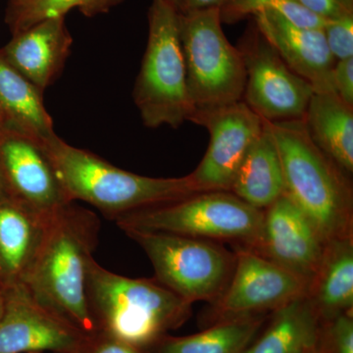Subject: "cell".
I'll return each mask as SVG.
<instances>
[{
    "mask_svg": "<svg viewBox=\"0 0 353 353\" xmlns=\"http://www.w3.org/2000/svg\"><path fill=\"white\" fill-rule=\"evenodd\" d=\"M99 218L74 202L48 218L23 284L32 296L85 334L97 333L87 304L85 274L99 243Z\"/></svg>",
    "mask_w": 353,
    "mask_h": 353,
    "instance_id": "1",
    "label": "cell"
},
{
    "mask_svg": "<svg viewBox=\"0 0 353 353\" xmlns=\"http://www.w3.org/2000/svg\"><path fill=\"white\" fill-rule=\"evenodd\" d=\"M41 143L67 201L87 202L110 220L199 192L190 175L182 178L137 175L94 153L68 145L57 134Z\"/></svg>",
    "mask_w": 353,
    "mask_h": 353,
    "instance_id": "2",
    "label": "cell"
},
{
    "mask_svg": "<svg viewBox=\"0 0 353 353\" xmlns=\"http://www.w3.org/2000/svg\"><path fill=\"white\" fill-rule=\"evenodd\" d=\"M88 311L97 332L137 348L157 343L185 322L192 304L157 279H134L88 261L85 274Z\"/></svg>",
    "mask_w": 353,
    "mask_h": 353,
    "instance_id": "3",
    "label": "cell"
},
{
    "mask_svg": "<svg viewBox=\"0 0 353 353\" xmlns=\"http://www.w3.org/2000/svg\"><path fill=\"white\" fill-rule=\"evenodd\" d=\"M268 126L282 162L285 196L310 221L325 245L352 236V192L345 172L313 143L303 119L268 122Z\"/></svg>",
    "mask_w": 353,
    "mask_h": 353,
    "instance_id": "4",
    "label": "cell"
},
{
    "mask_svg": "<svg viewBox=\"0 0 353 353\" xmlns=\"http://www.w3.org/2000/svg\"><path fill=\"white\" fill-rule=\"evenodd\" d=\"M179 10L164 0H153L150 32L136 83L134 101L143 125L176 129L194 113L179 31Z\"/></svg>",
    "mask_w": 353,
    "mask_h": 353,
    "instance_id": "5",
    "label": "cell"
},
{
    "mask_svg": "<svg viewBox=\"0 0 353 353\" xmlns=\"http://www.w3.org/2000/svg\"><path fill=\"white\" fill-rule=\"evenodd\" d=\"M264 211L248 205L230 192H199L116 218L122 231L159 232L199 239L259 243Z\"/></svg>",
    "mask_w": 353,
    "mask_h": 353,
    "instance_id": "6",
    "label": "cell"
},
{
    "mask_svg": "<svg viewBox=\"0 0 353 353\" xmlns=\"http://www.w3.org/2000/svg\"><path fill=\"white\" fill-rule=\"evenodd\" d=\"M179 31L194 112L243 101L245 63L223 32L220 9L179 13Z\"/></svg>",
    "mask_w": 353,
    "mask_h": 353,
    "instance_id": "7",
    "label": "cell"
},
{
    "mask_svg": "<svg viewBox=\"0 0 353 353\" xmlns=\"http://www.w3.org/2000/svg\"><path fill=\"white\" fill-rule=\"evenodd\" d=\"M125 234L148 255L158 282L187 303L216 301L229 284L234 259L210 241L159 232Z\"/></svg>",
    "mask_w": 353,
    "mask_h": 353,
    "instance_id": "8",
    "label": "cell"
},
{
    "mask_svg": "<svg viewBox=\"0 0 353 353\" xmlns=\"http://www.w3.org/2000/svg\"><path fill=\"white\" fill-rule=\"evenodd\" d=\"M238 48L245 63L246 105L268 122L303 119L314 90L288 66L254 21Z\"/></svg>",
    "mask_w": 353,
    "mask_h": 353,
    "instance_id": "9",
    "label": "cell"
},
{
    "mask_svg": "<svg viewBox=\"0 0 353 353\" xmlns=\"http://www.w3.org/2000/svg\"><path fill=\"white\" fill-rule=\"evenodd\" d=\"M190 122L205 128L210 141L196 170L190 174L199 192H230L234 174L264 121L243 101L222 108L196 110Z\"/></svg>",
    "mask_w": 353,
    "mask_h": 353,
    "instance_id": "10",
    "label": "cell"
},
{
    "mask_svg": "<svg viewBox=\"0 0 353 353\" xmlns=\"http://www.w3.org/2000/svg\"><path fill=\"white\" fill-rule=\"evenodd\" d=\"M0 353H79L88 336L39 303L23 283L3 289Z\"/></svg>",
    "mask_w": 353,
    "mask_h": 353,
    "instance_id": "11",
    "label": "cell"
},
{
    "mask_svg": "<svg viewBox=\"0 0 353 353\" xmlns=\"http://www.w3.org/2000/svg\"><path fill=\"white\" fill-rule=\"evenodd\" d=\"M310 284L252 248L234 257L233 275L217 299L221 315L230 319L246 317L267 309H278L308 294Z\"/></svg>",
    "mask_w": 353,
    "mask_h": 353,
    "instance_id": "12",
    "label": "cell"
},
{
    "mask_svg": "<svg viewBox=\"0 0 353 353\" xmlns=\"http://www.w3.org/2000/svg\"><path fill=\"white\" fill-rule=\"evenodd\" d=\"M0 162L11 199L36 214L48 218L70 203L41 141L18 132H2Z\"/></svg>",
    "mask_w": 353,
    "mask_h": 353,
    "instance_id": "13",
    "label": "cell"
},
{
    "mask_svg": "<svg viewBox=\"0 0 353 353\" xmlns=\"http://www.w3.org/2000/svg\"><path fill=\"white\" fill-rule=\"evenodd\" d=\"M325 245L310 221L284 194L265 209L261 236L252 250L311 285Z\"/></svg>",
    "mask_w": 353,
    "mask_h": 353,
    "instance_id": "14",
    "label": "cell"
},
{
    "mask_svg": "<svg viewBox=\"0 0 353 353\" xmlns=\"http://www.w3.org/2000/svg\"><path fill=\"white\" fill-rule=\"evenodd\" d=\"M253 19L288 66L307 81L314 92H334L336 60L330 52L322 29L299 27L272 11H260L253 15Z\"/></svg>",
    "mask_w": 353,
    "mask_h": 353,
    "instance_id": "15",
    "label": "cell"
},
{
    "mask_svg": "<svg viewBox=\"0 0 353 353\" xmlns=\"http://www.w3.org/2000/svg\"><path fill=\"white\" fill-rule=\"evenodd\" d=\"M72 43L65 17L50 18L13 34L0 54L43 92L63 70Z\"/></svg>",
    "mask_w": 353,
    "mask_h": 353,
    "instance_id": "16",
    "label": "cell"
},
{
    "mask_svg": "<svg viewBox=\"0 0 353 353\" xmlns=\"http://www.w3.org/2000/svg\"><path fill=\"white\" fill-rule=\"evenodd\" d=\"M264 121L263 131L250 146L236 169L230 192L264 211L285 194L284 174L277 145Z\"/></svg>",
    "mask_w": 353,
    "mask_h": 353,
    "instance_id": "17",
    "label": "cell"
},
{
    "mask_svg": "<svg viewBox=\"0 0 353 353\" xmlns=\"http://www.w3.org/2000/svg\"><path fill=\"white\" fill-rule=\"evenodd\" d=\"M46 220L12 199L0 202V275L4 287L22 282L41 245Z\"/></svg>",
    "mask_w": 353,
    "mask_h": 353,
    "instance_id": "18",
    "label": "cell"
},
{
    "mask_svg": "<svg viewBox=\"0 0 353 353\" xmlns=\"http://www.w3.org/2000/svg\"><path fill=\"white\" fill-rule=\"evenodd\" d=\"M313 143L345 174L353 172V106L334 92H314L303 117Z\"/></svg>",
    "mask_w": 353,
    "mask_h": 353,
    "instance_id": "19",
    "label": "cell"
},
{
    "mask_svg": "<svg viewBox=\"0 0 353 353\" xmlns=\"http://www.w3.org/2000/svg\"><path fill=\"white\" fill-rule=\"evenodd\" d=\"M0 115L6 132L43 141L53 134V122L44 108L43 92L21 75L0 54Z\"/></svg>",
    "mask_w": 353,
    "mask_h": 353,
    "instance_id": "20",
    "label": "cell"
},
{
    "mask_svg": "<svg viewBox=\"0 0 353 353\" xmlns=\"http://www.w3.org/2000/svg\"><path fill=\"white\" fill-rule=\"evenodd\" d=\"M268 330L241 353H310L318 341L317 309L309 294L276 309Z\"/></svg>",
    "mask_w": 353,
    "mask_h": 353,
    "instance_id": "21",
    "label": "cell"
},
{
    "mask_svg": "<svg viewBox=\"0 0 353 353\" xmlns=\"http://www.w3.org/2000/svg\"><path fill=\"white\" fill-rule=\"evenodd\" d=\"M315 308L325 315H339L353 306L352 236L334 239L325 245L321 266L308 294Z\"/></svg>",
    "mask_w": 353,
    "mask_h": 353,
    "instance_id": "22",
    "label": "cell"
},
{
    "mask_svg": "<svg viewBox=\"0 0 353 353\" xmlns=\"http://www.w3.org/2000/svg\"><path fill=\"white\" fill-rule=\"evenodd\" d=\"M259 327L255 320L236 318L201 333L164 341L158 353H241Z\"/></svg>",
    "mask_w": 353,
    "mask_h": 353,
    "instance_id": "23",
    "label": "cell"
},
{
    "mask_svg": "<svg viewBox=\"0 0 353 353\" xmlns=\"http://www.w3.org/2000/svg\"><path fill=\"white\" fill-rule=\"evenodd\" d=\"M123 0H10L6 21L13 34L46 19L65 17L78 8L87 17L106 13Z\"/></svg>",
    "mask_w": 353,
    "mask_h": 353,
    "instance_id": "24",
    "label": "cell"
},
{
    "mask_svg": "<svg viewBox=\"0 0 353 353\" xmlns=\"http://www.w3.org/2000/svg\"><path fill=\"white\" fill-rule=\"evenodd\" d=\"M260 11H272L292 24L311 29H323L325 20L305 10L294 0H229L220 9L222 22L236 23Z\"/></svg>",
    "mask_w": 353,
    "mask_h": 353,
    "instance_id": "25",
    "label": "cell"
},
{
    "mask_svg": "<svg viewBox=\"0 0 353 353\" xmlns=\"http://www.w3.org/2000/svg\"><path fill=\"white\" fill-rule=\"evenodd\" d=\"M322 30L336 61L353 57V13L325 21Z\"/></svg>",
    "mask_w": 353,
    "mask_h": 353,
    "instance_id": "26",
    "label": "cell"
},
{
    "mask_svg": "<svg viewBox=\"0 0 353 353\" xmlns=\"http://www.w3.org/2000/svg\"><path fill=\"white\" fill-rule=\"evenodd\" d=\"M79 353H139V348L116 340L108 334L94 333L88 336Z\"/></svg>",
    "mask_w": 353,
    "mask_h": 353,
    "instance_id": "27",
    "label": "cell"
},
{
    "mask_svg": "<svg viewBox=\"0 0 353 353\" xmlns=\"http://www.w3.org/2000/svg\"><path fill=\"white\" fill-rule=\"evenodd\" d=\"M336 94L348 105L353 106V57L336 61L333 70Z\"/></svg>",
    "mask_w": 353,
    "mask_h": 353,
    "instance_id": "28",
    "label": "cell"
},
{
    "mask_svg": "<svg viewBox=\"0 0 353 353\" xmlns=\"http://www.w3.org/2000/svg\"><path fill=\"white\" fill-rule=\"evenodd\" d=\"M334 352L353 353V321L352 316L341 313L336 315L332 327Z\"/></svg>",
    "mask_w": 353,
    "mask_h": 353,
    "instance_id": "29",
    "label": "cell"
},
{
    "mask_svg": "<svg viewBox=\"0 0 353 353\" xmlns=\"http://www.w3.org/2000/svg\"><path fill=\"white\" fill-rule=\"evenodd\" d=\"M305 10L314 14L323 20L336 19L350 14L339 3L338 0H294Z\"/></svg>",
    "mask_w": 353,
    "mask_h": 353,
    "instance_id": "30",
    "label": "cell"
},
{
    "mask_svg": "<svg viewBox=\"0 0 353 353\" xmlns=\"http://www.w3.org/2000/svg\"><path fill=\"white\" fill-rule=\"evenodd\" d=\"M229 0H183L181 13L192 12L202 9H221Z\"/></svg>",
    "mask_w": 353,
    "mask_h": 353,
    "instance_id": "31",
    "label": "cell"
},
{
    "mask_svg": "<svg viewBox=\"0 0 353 353\" xmlns=\"http://www.w3.org/2000/svg\"><path fill=\"white\" fill-rule=\"evenodd\" d=\"M8 199H11V197L10 194H9L8 187H7L6 176H4L1 162H0V202Z\"/></svg>",
    "mask_w": 353,
    "mask_h": 353,
    "instance_id": "32",
    "label": "cell"
},
{
    "mask_svg": "<svg viewBox=\"0 0 353 353\" xmlns=\"http://www.w3.org/2000/svg\"><path fill=\"white\" fill-rule=\"evenodd\" d=\"M338 2L348 12L353 13V0H338Z\"/></svg>",
    "mask_w": 353,
    "mask_h": 353,
    "instance_id": "33",
    "label": "cell"
},
{
    "mask_svg": "<svg viewBox=\"0 0 353 353\" xmlns=\"http://www.w3.org/2000/svg\"><path fill=\"white\" fill-rule=\"evenodd\" d=\"M164 1L169 2L172 6L176 7L178 9L179 12H180L181 9H182V1L183 0H164Z\"/></svg>",
    "mask_w": 353,
    "mask_h": 353,
    "instance_id": "34",
    "label": "cell"
},
{
    "mask_svg": "<svg viewBox=\"0 0 353 353\" xmlns=\"http://www.w3.org/2000/svg\"><path fill=\"white\" fill-rule=\"evenodd\" d=\"M3 289H4V288H3ZM3 289L0 290V317H1L2 312H3V307H4Z\"/></svg>",
    "mask_w": 353,
    "mask_h": 353,
    "instance_id": "35",
    "label": "cell"
},
{
    "mask_svg": "<svg viewBox=\"0 0 353 353\" xmlns=\"http://www.w3.org/2000/svg\"><path fill=\"white\" fill-rule=\"evenodd\" d=\"M6 132V128H4L3 120H2L1 115H0V134Z\"/></svg>",
    "mask_w": 353,
    "mask_h": 353,
    "instance_id": "36",
    "label": "cell"
},
{
    "mask_svg": "<svg viewBox=\"0 0 353 353\" xmlns=\"http://www.w3.org/2000/svg\"><path fill=\"white\" fill-rule=\"evenodd\" d=\"M3 288H4L3 280H2L1 275H0V290L3 289Z\"/></svg>",
    "mask_w": 353,
    "mask_h": 353,
    "instance_id": "37",
    "label": "cell"
},
{
    "mask_svg": "<svg viewBox=\"0 0 353 353\" xmlns=\"http://www.w3.org/2000/svg\"><path fill=\"white\" fill-rule=\"evenodd\" d=\"M310 353H320V352H318L317 348H316L315 350H313V352H311Z\"/></svg>",
    "mask_w": 353,
    "mask_h": 353,
    "instance_id": "38",
    "label": "cell"
}]
</instances>
